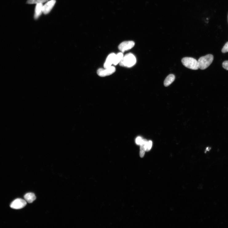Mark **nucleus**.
<instances>
[{
	"instance_id": "nucleus-1",
	"label": "nucleus",
	"mask_w": 228,
	"mask_h": 228,
	"mask_svg": "<svg viewBox=\"0 0 228 228\" xmlns=\"http://www.w3.org/2000/svg\"><path fill=\"white\" fill-rule=\"evenodd\" d=\"M136 63V59L133 54L129 53L123 57L122 60L119 63L121 66L131 68Z\"/></svg>"
},
{
	"instance_id": "nucleus-2",
	"label": "nucleus",
	"mask_w": 228,
	"mask_h": 228,
	"mask_svg": "<svg viewBox=\"0 0 228 228\" xmlns=\"http://www.w3.org/2000/svg\"><path fill=\"white\" fill-rule=\"evenodd\" d=\"M214 60V57L211 54H208L200 58L198 61L199 69L204 70L208 68Z\"/></svg>"
},
{
	"instance_id": "nucleus-3",
	"label": "nucleus",
	"mask_w": 228,
	"mask_h": 228,
	"mask_svg": "<svg viewBox=\"0 0 228 228\" xmlns=\"http://www.w3.org/2000/svg\"><path fill=\"white\" fill-rule=\"evenodd\" d=\"M182 62L184 66L189 69L195 70L199 69L198 61L193 58H184L182 59Z\"/></svg>"
},
{
	"instance_id": "nucleus-4",
	"label": "nucleus",
	"mask_w": 228,
	"mask_h": 228,
	"mask_svg": "<svg viewBox=\"0 0 228 228\" xmlns=\"http://www.w3.org/2000/svg\"><path fill=\"white\" fill-rule=\"evenodd\" d=\"M116 71L114 67L111 66L106 69L100 68L97 71V74L101 77H105L114 73Z\"/></svg>"
},
{
	"instance_id": "nucleus-5",
	"label": "nucleus",
	"mask_w": 228,
	"mask_h": 228,
	"mask_svg": "<svg viewBox=\"0 0 228 228\" xmlns=\"http://www.w3.org/2000/svg\"><path fill=\"white\" fill-rule=\"evenodd\" d=\"M27 202L26 200L18 198L11 203L10 207L14 209L19 210L24 208Z\"/></svg>"
},
{
	"instance_id": "nucleus-6",
	"label": "nucleus",
	"mask_w": 228,
	"mask_h": 228,
	"mask_svg": "<svg viewBox=\"0 0 228 228\" xmlns=\"http://www.w3.org/2000/svg\"><path fill=\"white\" fill-rule=\"evenodd\" d=\"M135 42L132 41H126L122 42L118 46V49L123 53L132 49L135 46Z\"/></svg>"
},
{
	"instance_id": "nucleus-7",
	"label": "nucleus",
	"mask_w": 228,
	"mask_h": 228,
	"mask_svg": "<svg viewBox=\"0 0 228 228\" xmlns=\"http://www.w3.org/2000/svg\"><path fill=\"white\" fill-rule=\"evenodd\" d=\"M56 0H51L43 6V13L45 15L49 14L56 3Z\"/></svg>"
},
{
	"instance_id": "nucleus-8",
	"label": "nucleus",
	"mask_w": 228,
	"mask_h": 228,
	"mask_svg": "<svg viewBox=\"0 0 228 228\" xmlns=\"http://www.w3.org/2000/svg\"><path fill=\"white\" fill-rule=\"evenodd\" d=\"M116 55L114 53H111L107 57L104 63V67L106 69L111 67L113 64Z\"/></svg>"
},
{
	"instance_id": "nucleus-9",
	"label": "nucleus",
	"mask_w": 228,
	"mask_h": 228,
	"mask_svg": "<svg viewBox=\"0 0 228 228\" xmlns=\"http://www.w3.org/2000/svg\"><path fill=\"white\" fill-rule=\"evenodd\" d=\"M42 4L40 3L36 4L35 10L34 18L38 19L43 13Z\"/></svg>"
},
{
	"instance_id": "nucleus-10",
	"label": "nucleus",
	"mask_w": 228,
	"mask_h": 228,
	"mask_svg": "<svg viewBox=\"0 0 228 228\" xmlns=\"http://www.w3.org/2000/svg\"><path fill=\"white\" fill-rule=\"evenodd\" d=\"M25 200L29 203L33 202L36 199L35 195L32 193H29L26 194L24 197Z\"/></svg>"
},
{
	"instance_id": "nucleus-11",
	"label": "nucleus",
	"mask_w": 228,
	"mask_h": 228,
	"mask_svg": "<svg viewBox=\"0 0 228 228\" xmlns=\"http://www.w3.org/2000/svg\"><path fill=\"white\" fill-rule=\"evenodd\" d=\"M148 142L146 139H143L142 143L140 144V156L141 158H143L144 156L145 152L146 150V146Z\"/></svg>"
},
{
	"instance_id": "nucleus-12",
	"label": "nucleus",
	"mask_w": 228,
	"mask_h": 228,
	"mask_svg": "<svg viewBox=\"0 0 228 228\" xmlns=\"http://www.w3.org/2000/svg\"><path fill=\"white\" fill-rule=\"evenodd\" d=\"M175 78V77L174 74H169L167 76L164 81V86H168L174 81Z\"/></svg>"
},
{
	"instance_id": "nucleus-13",
	"label": "nucleus",
	"mask_w": 228,
	"mask_h": 228,
	"mask_svg": "<svg viewBox=\"0 0 228 228\" xmlns=\"http://www.w3.org/2000/svg\"><path fill=\"white\" fill-rule=\"evenodd\" d=\"M123 57L124 55L122 53L120 52L118 53L117 54V55H116L113 64H114V66H116V65H117L122 60Z\"/></svg>"
},
{
	"instance_id": "nucleus-14",
	"label": "nucleus",
	"mask_w": 228,
	"mask_h": 228,
	"mask_svg": "<svg viewBox=\"0 0 228 228\" xmlns=\"http://www.w3.org/2000/svg\"><path fill=\"white\" fill-rule=\"evenodd\" d=\"M48 0H27L26 3L28 4H43L48 2Z\"/></svg>"
},
{
	"instance_id": "nucleus-15",
	"label": "nucleus",
	"mask_w": 228,
	"mask_h": 228,
	"mask_svg": "<svg viewBox=\"0 0 228 228\" xmlns=\"http://www.w3.org/2000/svg\"><path fill=\"white\" fill-rule=\"evenodd\" d=\"M152 142L151 141H149L147 142L146 148V151H149L152 147Z\"/></svg>"
},
{
	"instance_id": "nucleus-16",
	"label": "nucleus",
	"mask_w": 228,
	"mask_h": 228,
	"mask_svg": "<svg viewBox=\"0 0 228 228\" xmlns=\"http://www.w3.org/2000/svg\"><path fill=\"white\" fill-rule=\"evenodd\" d=\"M222 52L225 53L228 52V42H227L223 48L222 50Z\"/></svg>"
},
{
	"instance_id": "nucleus-17",
	"label": "nucleus",
	"mask_w": 228,
	"mask_h": 228,
	"mask_svg": "<svg viewBox=\"0 0 228 228\" xmlns=\"http://www.w3.org/2000/svg\"><path fill=\"white\" fill-rule=\"evenodd\" d=\"M143 139L142 137H138L136 139V143L138 145H140L142 142Z\"/></svg>"
},
{
	"instance_id": "nucleus-18",
	"label": "nucleus",
	"mask_w": 228,
	"mask_h": 228,
	"mask_svg": "<svg viewBox=\"0 0 228 228\" xmlns=\"http://www.w3.org/2000/svg\"><path fill=\"white\" fill-rule=\"evenodd\" d=\"M222 67L224 69L228 70V61H225L223 62Z\"/></svg>"
},
{
	"instance_id": "nucleus-19",
	"label": "nucleus",
	"mask_w": 228,
	"mask_h": 228,
	"mask_svg": "<svg viewBox=\"0 0 228 228\" xmlns=\"http://www.w3.org/2000/svg\"></svg>"
}]
</instances>
